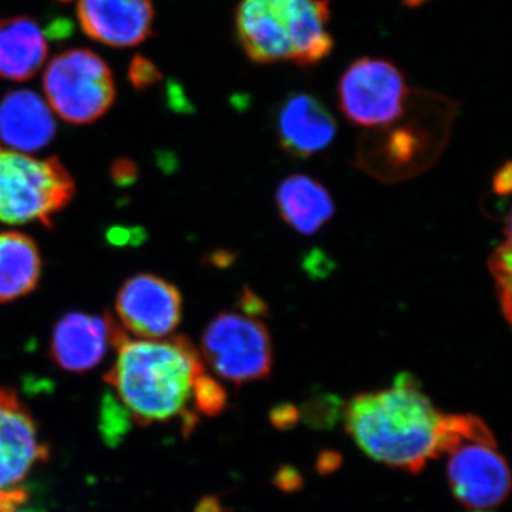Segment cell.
<instances>
[{"mask_svg": "<svg viewBox=\"0 0 512 512\" xmlns=\"http://www.w3.org/2000/svg\"><path fill=\"white\" fill-rule=\"evenodd\" d=\"M444 416L410 375L393 386L353 397L346 407V430L357 447L377 463L419 474L440 457Z\"/></svg>", "mask_w": 512, "mask_h": 512, "instance_id": "7a4b0ae2", "label": "cell"}, {"mask_svg": "<svg viewBox=\"0 0 512 512\" xmlns=\"http://www.w3.org/2000/svg\"><path fill=\"white\" fill-rule=\"evenodd\" d=\"M116 362L104 376L113 387L126 419L141 426L183 421L190 433L198 421L195 387L205 375L202 356L185 336L117 340Z\"/></svg>", "mask_w": 512, "mask_h": 512, "instance_id": "6da1fadb", "label": "cell"}, {"mask_svg": "<svg viewBox=\"0 0 512 512\" xmlns=\"http://www.w3.org/2000/svg\"><path fill=\"white\" fill-rule=\"evenodd\" d=\"M111 316L72 312L56 323L50 342V356L57 366L72 373H84L99 366L110 346L124 335Z\"/></svg>", "mask_w": 512, "mask_h": 512, "instance_id": "8fae6325", "label": "cell"}, {"mask_svg": "<svg viewBox=\"0 0 512 512\" xmlns=\"http://www.w3.org/2000/svg\"><path fill=\"white\" fill-rule=\"evenodd\" d=\"M77 16L87 36L111 47L140 45L151 35V0H79Z\"/></svg>", "mask_w": 512, "mask_h": 512, "instance_id": "7c38bea8", "label": "cell"}, {"mask_svg": "<svg viewBox=\"0 0 512 512\" xmlns=\"http://www.w3.org/2000/svg\"><path fill=\"white\" fill-rule=\"evenodd\" d=\"M40 275L42 258L36 242L23 232H0V303L35 291Z\"/></svg>", "mask_w": 512, "mask_h": 512, "instance_id": "e0dca14e", "label": "cell"}, {"mask_svg": "<svg viewBox=\"0 0 512 512\" xmlns=\"http://www.w3.org/2000/svg\"><path fill=\"white\" fill-rule=\"evenodd\" d=\"M197 512H224L221 510L220 505H218L217 501H205L202 504V508Z\"/></svg>", "mask_w": 512, "mask_h": 512, "instance_id": "d4e9b609", "label": "cell"}, {"mask_svg": "<svg viewBox=\"0 0 512 512\" xmlns=\"http://www.w3.org/2000/svg\"><path fill=\"white\" fill-rule=\"evenodd\" d=\"M121 328L143 339L173 333L183 318V296L177 286L156 275L140 274L121 286L116 299Z\"/></svg>", "mask_w": 512, "mask_h": 512, "instance_id": "30bf717a", "label": "cell"}, {"mask_svg": "<svg viewBox=\"0 0 512 512\" xmlns=\"http://www.w3.org/2000/svg\"><path fill=\"white\" fill-rule=\"evenodd\" d=\"M43 87L50 109L76 126L100 119L116 99L110 67L86 49L56 56L47 66Z\"/></svg>", "mask_w": 512, "mask_h": 512, "instance_id": "8992f818", "label": "cell"}, {"mask_svg": "<svg viewBox=\"0 0 512 512\" xmlns=\"http://www.w3.org/2000/svg\"><path fill=\"white\" fill-rule=\"evenodd\" d=\"M440 456H447L451 493L466 512H497L511 493L510 464L493 431L473 414H446Z\"/></svg>", "mask_w": 512, "mask_h": 512, "instance_id": "277c9868", "label": "cell"}, {"mask_svg": "<svg viewBox=\"0 0 512 512\" xmlns=\"http://www.w3.org/2000/svg\"><path fill=\"white\" fill-rule=\"evenodd\" d=\"M62 2H67V0H62Z\"/></svg>", "mask_w": 512, "mask_h": 512, "instance_id": "4316f807", "label": "cell"}, {"mask_svg": "<svg viewBox=\"0 0 512 512\" xmlns=\"http://www.w3.org/2000/svg\"><path fill=\"white\" fill-rule=\"evenodd\" d=\"M271 419L278 429H289L298 420V410L291 404H281V406L275 407Z\"/></svg>", "mask_w": 512, "mask_h": 512, "instance_id": "44dd1931", "label": "cell"}, {"mask_svg": "<svg viewBox=\"0 0 512 512\" xmlns=\"http://www.w3.org/2000/svg\"><path fill=\"white\" fill-rule=\"evenodd\" d=\"M275 201L285 224L302 235L316 234L335 215L330 192L308 175L285 178L276 190Z\"/></svg>", "mask_w": 512, "mask_h": 512, "instance_id": "9a60e30c", "label": "cell"}, {"mask_svg": "<svg viewBox=\"0 0 512 512\" xmlns=\"http://www.w3.org/2000/svg\"><path fill=\"white\" fill-rule=\"evenodd\" d=\"M494 188L498 194H508L511 191V165L505 164L503 170L497 174L494 180Z\"/></svg>", "mask_w": 512, "mask_h": 512, "instance_id": "603a6c76", "label": "cell"}, {"mask_svg": "<svg viewBox=\"0 0 512 512\" xmlns=\"http://www.w3.org/2000/svg\"><path fill=\"white\" fill-rule=\"evenodd\" d=\"M130 80L137 89H147V87L153 86L160 80V72L157 67L154 66L150 60L144 59V57L138 56L131 62L130 66Z\"/></svg>", "mask_w": 512, "mask_h": 512, "instance_id": "ffe728a7", "label": "cell"}, {"mask_svg": "<svg viewBox=\"0 0 512 512\" xmlns=\"http://www.w3.org/2000/svg\"><path fill=\"white\" fill-rule=\"evenodd\" d=\"M279 481L284 483L281 485L282 488H285V490H292V488L298 487V485H296V481H301V478L298 477L296 471L286 468V470L282 471V476H278V483Z\"/></svg>", "mask_w": 512, "mask_h": 512, "instance_id": "cb8c5ba5", "label": "cell"}, {"mask_svg": "<svg viewBox=\"0 0 512 512\" xmlns=\"http://www.w3.org/2000/svg\"><path fill=\"white\" fill-rule=\"evenodd\" d=\"M56 121L39 94L18 90L0 101V140L19 153H33L52 143Z\"/></svg>", "mask_w": 512, "mask_h": 512, "instance_id": "5bb4252c", "label": "cell"}, {"mask_svg": "<svg viewBox=\"0 0 512 512\" xmlns=\"http://www.w3.org/2000/svg\"><path fill=\"white\" fill-rule=\"evenodd\" d=\"M329 0H242L235 28L252 62L315 66L332 53Z\"/></svg>", "mask_w": 512, "mask_h": 512, "instance_id": "3957f363", "label": "cell"}, {"mask_svg": "<svg viewBox=\"0 0 512 512\" xmlns=\"http://www.w3.org/2000/svg\"><path fill=\"white\" fill-rule=\"evenodd\" d=\"M490 269L493 272L498 286V295L501 299V308L505 318H511V247L510 239L494 252L490 259Z\"/></svg>", "mask_w": 512, "mask_h": 512, "instance_id": "d6986e66", "label": "cell"}, {"mask_svg": "<svg viewBox=\"0 0 512 512\" xmlns=\"http://www.w3.org/2000/svg\"><path fill=\"white\" fill-rule=\"evenodd\" d=\"M338 96L340 110L350 123L383 128L402 119L410 89L396 64L362 57L350 64L340 77Z\"/></svg>", "mask_w": 512, "mask_h": 512, "instance_id": "ba28073f", "label": "cell"}, {"mask_svg": "<svg viewBox=\"0 0 512 512\" xmlns=\"http://www.w3.org/2000/svg\"><path fill=\"white\" fill-rule=\"evenodd\" d=\"M426 2H429V0H403L407 8H419V6L424 5Z\"/></svg>", "mask_w": 512, "mask_h": 512, "instance_id": "484cf974", "label": "cell"}, {"mask_svg": "<svg viewBox=\"0 0 512 512\" xmlns=\"http://www.w3.org/2000/svg\"><path fill=\"white\" fill-rule=\"evenodd\" d=\"M47 57L46 35L26 16L0 22V77L25 82L35 76Z\"/></svg>", "mask_w": 512, "mask_h": 512, "instance_id": "2e32d148", "label": "cell"}, {"mask_svg": "<svg viewBox=\"0 0 512 512\" xmlns=\"http://www.w3.org/2000/svg\"><path fill=\"white\" fill-rule=\"evenodd\" d=\"M201 348L215 375L237 386L271 375L274 346L261 315L220 313L205 328Z\"/></svg>", "mask_w": 512, "mask_h": 512, "instance_id": "52a82bcc", "label": "cell"}, {"mask_svg": "<svg viewBox=\"0 0 512 512\" xmlns=\"http://www.w3.org/2000/svg\"><path fill=\"white\" fill-rule=\"evenodd\" d=\"M338 131L328 107L308 93H293L279 107L276 133L292 156L308 158L328 148Z\"/></svg>", "mask_w": 512, "mask_h": 512, "instance_id": "4fadbf2b", "label": "cell"}, {"mask_svg": "<svg viewBox=\"0 0 512 512\" xmlns=\"http://www.w3.org/2000/svg\"><path fill=\"white\" fill-rule=\"evenodd\" d=\"M228 396L224 387L217 382V379L207 375L201 376L195 387V407L197 412L207 416H217L227 407Z\"/></svg>", "mask_w": 512, "mask_h": 512, "instance_id": "ac0fdd59", "label": "cell"}, {"mask_svg": "<svg viewBox=\"0 0 512 512\" xmlns=\"http://www.w3.org/2000/svg\"><path fill=\"white\" fill-rule=\"evenodd\" d=\"M49 456L28 407L15 390L0 386V512H18L28 503L26 480Z\"/></svg>", "mask_w": 512, "mask_h": 512, "instance_id": "9c48e42d", "label": "cell"}, {"mask_svg": "<svg viewBox=\"0 0 512 512\" xmlns=\"http://www.w3.org/2000/svg\"><path fill=\"white\" fill-rule=\"evenodd\" d=\"M74 194L76 184L59 158L39 160L0 147V221L10 225L42 222L52 228L53 218Z\"/></svg>", "mask_w": 512, "mask_h": 512, "instance_id": "5b68a950", "label": "cell"}, {"mask_svg": "<svg viewBox=\"0 0 512 512\" xmlns=\"http://www.w3.org/2000/svg\"><path fill=\"white\" fill-rule=\"evenodd\" d=\"M137 177V167L131 161L120 160L113 165V178L117 184L126 185L133 183Z\"/></svg>", "mask_w": 512, "mask_h": 512, "instance_id": "7402d4cb", "label": "cell"}]
</instances>
